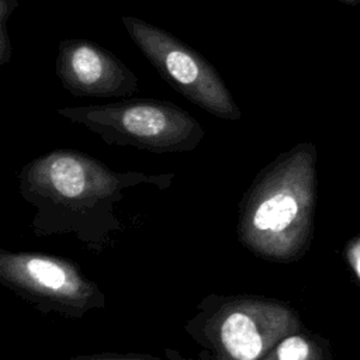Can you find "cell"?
Returning <instances> with one entry per match:
<instances>
[{
  "mask_svg": "<svg viewBox=\"0 0 360 360\" xmlns=\"http://www.w3.org/2000/svg\"><path fill=\"white\" fill-rule=\"evenodd\" d=\"M24 264L28 280L49 292L68 294L75 287V280L69 271L56 262L44 257H31Z\"/></svg>",
  "mask_w": 360,
  "mask_h": 360,
  "instance_id": "obj_7",
  "label": "cell"
},
{
  "mask_svg": "<svg viewBox=\"0 0 360 360\" xmlns=\"http://www.w3.org/2000/svg\"><path fill=\"white\" fill-rule=\"evenodd\" d=\"M18 0H0V65L4 66L11 60V38L7 22L11 13L18 7Z\"/></svg>",
  "mask_w": 360,
  "mask_h": 360,
  "instance_id": "obj_9",
  "label": "cell"
},
{
  "mask_svg": "<svg viewBox=\"0 0 360 360\" xmlns=\"http://www.w3.org/2000/svg\"><path fill=\"white\" fill-rule=\"evenodd\" d=\"M343 4H349V6H357L360 3V0H339Z\"/></svg>",
  "mask_w": 360,
  "mask_h": 360,
  "instance_id": "obj_11",
  "label": "cell"
},
{
  "mask_svg": "<svg viewBox=\"0 0 360 360\" xmlns=\"http://www.w3.org/2000/svg\"><path fill=\"white\" fill-rule=\"evenodd\" d=\"M55 70L63 89L76 97H129L138 90L136 75L117 55L89 39H62Z\"/></svg>",
  "mask_w": 360,
  "mask_h": 360,
  "instance_id": "obj_4",
  "label": "cell"
},
{
  "mask_svg": "<svg viewBox=\"0 0 360 360\" xmlns=\"http://www.w3.org/2000/svg\"><path fill=\"white\" fill-rule=\"evenodd\" d=\"M221 339L236 360H255L263 347L256 322L243 312L231 314L221 326Z\"/></svg>",
  "mask_w": 360,
  "mask_h": 360,
  "instance_id": "obj_5",
  "label": "cell"
},
{
  "mask_svg": "<svg viewBox=\"0 0 360 360\" xmlns=\"http://www.w3.org/2000/svg\"><path fill=\"white\" fill-rule=\"evenodd\" d=\"M86 159L70 152H56L45 160V166L56 190L66 195L82 191L86 180Z\"/></svg>",
  "mask_w": 360,
  "mask_h": 360,
  "instance_id": "obj_6",
  "label": "cell"
},
{
  "mask_svg": "<svg viewBox=\"0 0 360 360\" xmlns=\"http://www.w3.org/2000/svg\"><path fill=\"white\" fill-rule=\"evenodd\" d=\"M56 112L87 127L108 143H128L158 152L194 148L204 135L191 114L166 100L129 98L62 107Z\"/></svg>",
  "mask_w": 360,
  "mask_h": 360,
  "instance_id": "obj_1",
  "label": "cell"
},
{
  "mask_svg": "<svg viewBox=\"0 0 360 360\" xmlns=\"http://www.w3.org/2000/svg\"><path fill=\"white\" fill-rule=\"evenodd\" d=\"M315 158L311 143L297 145L284 155L277 167V183L253 214V226L264 232L278 252H297L309 235Z\"/></svg>",
  "mask_w": 360,
  "mask_h": 360,
  "instance_id": "obj_3",
  "label": "cell"
},
{
  "mask_svg": "<svg viewBox=\"0 0 360 360\" xmlns=\"http://www.w3.org/2000/svg\"><path fill=\"white\" fill-rule=\"evenodd\" d=\"M121 21L142 55L179 94L215 117L232 121L240 118L233 96L204 55L139 17L124 15Z\"/></svg>",
  "mask_w": 360,
  "mask_h": 360,
  "instance_id": "obj_2",
  "label": "cell"
},
{
  "mask_svg": "<svg viewBox=\"0 0 360 360\" xmlns=\"http://www.w3.org/2000/svg\"><path fill=\"white\" fill-rule=\"evenodd\" d=\"M277 360H323L321 347L312 340L291 335L281 340L276 350Z\"/></svg>",
  "mask_w": 360,
  "mask_h": 360,
  "instance_id": "obj_8",
  "label": "cell"
},
{
  "mask_svg": "<svg viewBox=\"0 0 360 360\" xmlns=\"http://www.w3.org/2000/svg\"><path fill=\"white\" fill-rule=\"evenodd\" d=\"M346 260L360 281V236L352 238L345 248Z\"/></svg>",
  "mask_w": 360,
  "mask_h": 360,
  "instance_id": "obj_10",
  "label": "cell"
}]
</instances>
